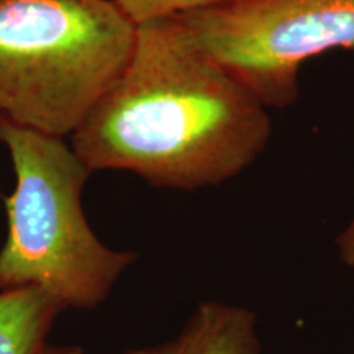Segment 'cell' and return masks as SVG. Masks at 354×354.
Wrapping results in <instances>:
<instances>
[{
  "mask_svg": "<svg viewBox=\"0 0 354 354\" xmlns=\"http://www.w3.org/2000/svg\"><path fill=\"white\" fill-rule=\"evenodd\" d=\"M271 136L269 109L171 17L138 25L127 68L69 138L92 174L197 190L250 169Z\"/></svg>",
  "mask_w": 354,
  "mask_h": 354,
  "instance_id": "obj_1",
  "label": "cell"
},
{
  "mask_svg": "<svg viewBox=\"0 0 354 354\" xmlns=\"http://www.w3.org/2000/svg\"><path fill=\"white\" fill-rule=\"evenodd\" d=\"M0 143L15 174L3 197L0 292L32 287L63 310L99 307L138 254L107 246L88 225L82 192L92 172L64 138L0 120Z\"/></svg>",
  "mask_w": 354,
  "mask_h": 354,
  "instance_id": "obj_2",
  "label": "cell"
},
{
  "mask_svg": "<svg viewBox=\"0 0 354 354\" xmlns=\"http://www.w3.org/2000/svg\"><path fill=\"white\" fill-rule=\"evenodd\" d=\"M136 32L110 0H0V120L71 136L127 68Z\"/></svg>",
  "mask_w": 354,
  "mask_h": 354,
  "instance_id": "obj_3",
  "label": "cell"
},
{
  "mask_svg": "<svg viewBox=\"0 0 354 354\" xmlns=\"http://www.w3.org/2000/svg\"><path fill=\"white\" fill-rule=\"evenodd\" d=\"M177 19L266 109L297 102L308 59L354 48V0H233Z\"/></svg>",
  "mask_w": 354,
  "mask_h": 354,
  "instance_id": "obj_4",
  "label": "cell"
},
{
  "mask_svg": "<svg viewBox=\"0 0 354 354\" xmlns=\"http://www.w3.org/2000/svg\"><path fill=\"white\" fill-rule=\"evenodd\" d=\"M123 354H263V343L253 310L203 300L174 338Z\"/></svg>",
  "mask_w": 354,
  "mask_h": 354,
  "instance_id": "obj_5",
  "label": "cell"
},
{
  "mask_svg": "<svg viewBox=\"0 0 354 354\" xmlns=\"http://www.w3.org/2000/svg\"><path fill=\"white\" fill-rule=\"evenodd\" d=\"M63 312L39 289L0 292V354L41 353Z\"/></svg>",
  "mask_w": 354,
  "mask_h": 354,
  "instance_id": "obj_6",
  "label": "cell"
},
{
  "mask_svg": "<svg viewBox=\"0 0 354 354\" xmlns=\"http://www.w3.org/2000/svg\"><path fill=\"white\" fill-rule=\"evenodd\" d=\"M117 6L133 24L171 19L189 12L205 10L225 6L233 0H110Z\"/></svg>",
  "mask_w": 354,
  "mask_h": 354,
  "instance_id": "obj_7",
  "label": "cell"
},
{
  "mask_svg": "<svg viewBox=\"0 0 354 354\" xmlns=\"http://www.w3.org/2000/svg\"><path fill=\"white\" fill-rule=\"evenodd\" d=\"M336 253L343 266L354 269V214L336 236Z\"/></svg>",
  "mask_w": 354,
  "mask_h": 354,
  "instance_id": "obj_8",
  "label": "cell"
},
{
  "mask_svg": "<svg viewBox=\"0 0 354 354\" xmlns=\"http://www.w3.org/2000/svg\"><path fill=\"white\" fill-rule=\"evenodd\" d=\"M39 354H84V349L76 344H50L43 348Z\"/></svg>",
  "mask_w": 354,
  "mask_h": 354,
  "instance_id": "obj_9",
  "label": "cell"
}]
</instances>
